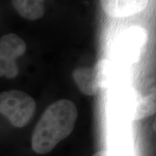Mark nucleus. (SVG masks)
<instances>
[{"label":"nucleus","instance_id":"7","mask_svg":"<svg viewBox=\"0 0 156 156\" xmlns=\"http://www.w3.org/2000/svg\"><path fill=\"white\" fill-rule=\"evenodd\" d=\"M17 12L28 20H36L44 16V0H11Z\"/></svg>","mask_w":156,"mask_h":156},{"label":"nucleus","instance_id":"11","mask_svg":"<svg viewBox=\"0 0 156 156\" xmlns=\"http://www.w3.org/2000/svg\"><path fill=\"white\" fill-rule=\"evenodd\" d=\"M92 156H108V154H107L106 151H102L97 152L96 153L93 154Z\"/></svg>","mask_w":156,"mask_h":156},{"label":"nucleus","instance_id":"2","mask_svg":"<svg viewBox=\"0 0 156 156\" xmlns=\"http://www.w3.org/2000/svg\"><path fill=\"white\" fill-rule=\"evenodd\" d=\"M36 109V101L23 91L11 90L0 93V114L7 117L15 127L28 125Z\"/></svg>","mask_w":156,"mask_h":156},{"label":"nucleus","instance_id":"1","mask_svg":"<svg viewBox=\"0 0 156 156\" xmlns=\"http://www.w3.org/2000/svg\"><path fill=\"white\" fill-rule=\"evenodd\" d=\"M77 116V106L67 99L58 100L50 105L42 114L33 132V151L40 155L51 151L71 134Z\"/></svg>","mask_w":156,"mask_h":156},{"label":"nucleus","instance_id":"4","mask_svg":"<svg viewBox=\"0 0 156 156\" xmlns=\"http://www.w3.org/2000/svg\"><path fill=\"white\" fill-rule=\"evenodd\" d=\"M127 65L107 58L99 60L94 66L98 84L100 88L123 86L130 78Z\"/></svg>","mask_w":156,"mask_h":156},{"label":"nucleus","instance_id":"9","mask_svg":"<svg viewBox=\"0 0 156 156\" xmlns=\"http://www.w3.org/2000/svg\"><path fill=\"white\" fill-rule=\"evenodd\" d=\"M155 112V95L151 93L147 95H140L136 101L132 118L140 120L151 116Z\"/></svg>","mask_w":156,"mask_h":156},{"label":"nucleus","instance_id":"6","mask_svg":"<svg viewBox=\"0 0 156 156\" xmlns=\"http://www.w3.org/2000/svg\"><path fill=\"white\" fill-rule=\"evenodd\" d=\"M73 78L83 94L92 96L97 94L100 87L93 67H77L73 72Z\"/></svg>","mask_w":156,"mask_h":156},{"label":"nucleus","instance_id":"5","mask_svg":"<svg viewBox=\"0 0 156 156\" xmlns=\"http://www.w3.org/2000/svg\"><path fill=\"white\" fill-rule=\"evenodd\" d=\"M149 0H101L103 11L111 17L132 16L144 10Z\"/></svg>","mask_w":156,"mask_h":156},{"label":"nucleus","instance_id":"10","mask_svg":"<svg viewBox=\"0 0 156 156\" xmlns=\"http://www.w3.org/2000/svg\"><path fill=\"white\" fill-rule=\"evenodd\" d=\"M19 74V67L16 60L9 58L0 51V77L7 79L15 78Z\"/></svg>","mask_w":156,"mask_h":156},{"label":"nucleus","instance_id":"3","mask_svg":"<svg viewBox=\"0 0 156 156\" xmlns=\"http://www.w3.org/2000/svg\"><path fill=\"white\" fill-rule=\"evenodd\" d=\"M147 41V32L140 26L128 28L115 41L113 52L116 62L131 65L138 62Z\"/></svg>","mask_w":156,"mask_h":156},{"label":"nucleus","instance_id":"8","mask_svg":"<svg viewBox=\"0 0 156 156\" xmlns=\"http://www.w3.org/2000/svg\"><path fill=\"white\" fill-rule=\"evenodd\" d=\"M26 51V44L20 37L14 34L5 35L0 38V51L16 60Z\"/></svg>","mask_w":156,"mask_h":156}]
</instances>
